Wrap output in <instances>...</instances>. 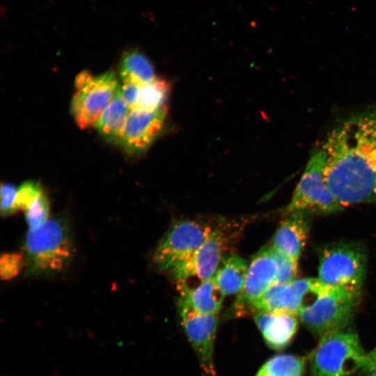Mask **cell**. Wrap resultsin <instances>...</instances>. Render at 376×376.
I'll list each match as a JSON object with an SVG mask.
<instances>
[{
  "label": "cell",
  "instance_id": "obj_1",
  "mask_svg": "<svg viewBox=\"0 0 376 376\" xmlns=\"http://www.w3.org/2000/svg\"><path fill=\"white\" fill-rule=\"evenodd\" d=\"M321 149L326 182L343 207L376 203V109L340 121Z\"/></svg>",
  "mask_w": 376,
  "mask_h": 376
},
{
  "label": "cell",
  "instance_id": "obj_2",
  "mask_svg": "<svg viewBox=\"0 0 376 376\" xmlns=\"http://www.w3.org/2000/svg\"><path fill=\"white\" fill-rule=\"evenodd\" d=\"M24 249L26 276L40 277L61 273L70 264L74 254L68 220L55 217L37 230H29Z\"/></svg>",
  "mask_w": 376,
  "mask_h": 376
},
{
  "label": "cell",
  "instance_id": "obj_3",
  "mask_svg": "<svg viewBox=\"0 0 376 376\" xmlns=\"http://www.w3.org/2000/svg\"><path fill=\"white\" fill-rule=\"evenodd\" d=\"M360 294L326 286L318 279L297 316L310 331L320 337L347 328L359 304Z\"/></svg>",
  "mask_w": 376,
  "mask_h": 376
},
{
  "label": "cell",
  "instance_id": "obj_4",
  "mask_svg": "<svg viewBox=\"0 0 376 376\" xmlns=\"http://www.w3.org/2000/svg\"><path fill=\"white\" fill-rule=\"evenodd\" d=\"M366 356L355 331L347 327L329 332L309 355V376H348L361 369Z\"/></svg>",
  "mask_w": 376,
  "mask_h": 376
},
{
  "label": "cell",
  "instance_id": "obj_5",
  "mask_svg": "<svg viewBox=\"0 0 376 376\" xmlns=\"http://www.w3.org/2000/svg\"><path fill=\"white\" fill-rule=\"evenodd\" d=\"M366 272V254L355 244L337 243L320 252L318 279L326 286L361 292Z\"/></svg>",
  "mask_w": 376,
  "mask_h": 376
},
{
  "label": "cell",
  "instance_id": "obj_6",
  "mask_svg": "<svg viewBox=\"0 0 376 376\" xmlns=\"http://www.w3.org/2000/svg\"><path fill=\"white\" fill-rule=\"evenodd\" d=\"M72 113L77 125L87 129L97 124L118 90V80L111 70L97 76L83 70L76 77Z\"/></svg>",
  "mask_w": 376,
  "mask_h": 376
},
{
  "label": "cell",
  "instance_id": "obj_7",
  "mask_svg": "<svg viewBox=\"0 0 376 376\" xmlns=\"http://www.w3.org/2000/svg\"><path fill=\"white\" fill-rule=\"evenodd\" d=\"M325 155L321 148L315 149L295 189L285 211L331 214L343 206L329 189L324 175Z\"/></svg>",
  "mask_w": 376,
  "mask_h": 376
},
{
  "label": "cell",
  "instance_id": "obj_8",
  "mask_svg": "<svg viewBox=\"0 0 376 376\" xmlns=\"http://www.w3.org/2000/svg\"><path fill=\"white\" fill-rule=\"evenodd\" d=\"M212 230L210 226L196 221H175L154 252L155 265L159 270L171 273L194 254Z\"/></svg>",
  "mask_w": 376,
  "mask_h": 376
},
{
  "label": "cell",
  "instance_id": "obj_9",
  "mask_svg": "<svg viewBox=\"0 0 376 376\" xmlns=\"http://www.w3.org/2000/svg\"><path fill=\"white\" fill-rule=\"evenodd\" d=\"M178 311L201 367L208 376H216L213 356L218 324L217 315L198 313L180 300H178Z\"/></svg>",
  "mask_w": 376,
  "mask_h": 376
},
{
  "label": "cell",
  "instance_id": "obj_10",
  "mask_svg": "<svg viewBox=\"0 0 376 376\" xmlns=\"http://www.w3.org/2000/svg\"><path fill=\"white\" fill-rule=\"evenodd\" d=\"M166 116L165 107L154 110L132 109L120 145L130 155L145 152L162 132Z\"/></svg>",
  "mask_w": 376,
  "mask_h": 376
},
{
  "label": "cell",
  "instance_id": "obj_11",
  "mask_svg": "<svg viewBox=\"0 0 376 376\" xmlns=\"http://www.w3.org/2000/svg\"><path fill=\"white\" fill-rule=\"evenodd\" d=\"M276 272L272 247H263L252 258L243 288L235 301L234 308L237 314L251 310L253 304L274 283Z\"/></svg>",
  "mask_w": 376,
  "mask_h": 376
},
{
  "label": "cell",
  "instance_id": "obj_12",
  "mask_svg": "<svg viewBox=\"0 0 376 376\" xmlns=\"http://www.w3.org/2000/svg\"><path fill=\"white\" fill-rule=\"evenodd\" d=\"M226 247L222 232L212 230L207 238L194 254L171 273L178 282H187L196 278L203 282L212 278L217 270Z\"/></svg>",
  "mask_w": 376,
  "mask_h": 376
},
{
  "label": "cell",
  "instance_id": "obj_13",
  "mask_svg": "<svg viewBox=\"0 0 376 376\" xmlns=\"http://www.w3.org/2000/svg\"><path fill=\"white\" fill-rule=\"evenodd\" d=\"M308 214L305 212L289 214L274 235L271 246L274 251L298 263L310 230Z\"/></svg>",
  "mask_w": 376,
  "mask_h": 376
},
{
  "label": "cell",
  "instance_id": "obj_14",
  "mask_svg": "<svg viewBox=\"0 0 376 376\" xmlns=\"http://www.w3.org/2000/svg\"><path fill=\"white\" fill-rule=\"evenodd\" d=\"M296 316L285 312H256L253 318L268 347L281 350L290 343L297 331Z\"/></svg>",
  "mask_w": 376,
  "mask_h": 376
},
{
  "label": "cell",
  "instance_id": "obj_15",
  "mask_svg": "<svg viewBox=\"0 0 376 376\" xmlns=\"http://www.w3.org/2000/svg\"><path fill=\"white\" fill-rule=\"evenodd\" d=\"M180 300L196 311L209 315H217L221 310L224 295L217 284L214 276L189 287L184 283H178Z\"/></svg>",
  "mask_w": 376,
  "mask_h": 376
},
{
  "label": "cell",
  "instance_id": "obj_16",
  "mask_svg": "<svg viewBox=\"0 0 376 376\" xmlns=\"http://www.w3.org/2000/svg\"><path fill=\"white\" fill-rule=\"evenodd\" d=\"M130 111L117 90L95 125L98 132L108 141L120 144Z\"/></svg>",
  "mask_w": 376,
  "mask_h": 376
},
{
  "label": "cell",
  "instance_id": "obj_17",
  "mask_svg": "<svg viewBox=\"0 0 376 376\" xmlns=\"http://www.w3.org/2000/svg\"><path fill=\"white\" fill-rule=\"evenodd\" d=\"M248 267L246 261L237 255L228 254L224 256L214 279L224 296L241 291Z\"/></svg>",
  "mask_w": 376,
  "mask_h": 376
},
{
  "label": "cell",
  "instance_id": "obj_18",
  "mask_svg": "<svg viewBox=\"0 0 376 376\" xmlns=\"http://www.w3.org/2000/svg\"><path fill=\"white\" fill-rule=\"evenodd\" d=\"M122 82L143 86L154 81V69L148 58L138 49H130L123 54L120 65Z\"/></svg>",
  "mask_w": 376,
  "mask_h": 376
},
{
  "label": "cell",
  "instance_id": "obj_19",
  "mask_svg": "<svg viewBox=\"0 0 376 376\" xmlns=\"http://www.w3.org/2000/svg\"><path fill=\"white\" fill-rule=\"evenodd\" d=\"M304 359L293 354H279L267 361L256 376H303Z\"/></svg>",
  "mask_w": 376,
  "mask_h": 376
},
{
  "label": "cell",
  "instance_id": "obj_20",
  "mask_svg": "<svg viewBox=\"0 0 376 376\" xmlns=\"http://www.w3.org/2000/svg\"><path fill=\"white\" fill-rule=\"evenodd\" d=\"M168 89L166 81L158 78L149 84L140 86L137 101L133 109L154 111L165 107Z\"/></svg>",
  "mask_w": 376,
  "mask_h": 376
},
{
  "label": "cell",
  "instance_id": "obj_21",
  "mask_svg": "<svg viewBox=\"0 0 376 376\" xmlns=\"http://www.w3.org/2000/svg\"><path fill=\"white\" fill-rule=\"evenodd\" d=\"M25 218L29 230H35L45 224L49 219V202L42 192L25 210Z\"/></svg>",
  "mask_w": 376,
  "mask_h": 376
},
{
  "label": "cell",
  "instance_id": "obj_22",
  "mask_svg": "<svg viewBox=\"0 0 376 376\" xmlns=\"http://www.w3.org/2000/svg\"><path fill=\"white\" fill-rule=\"evenodd\" d=\"M25 267L24 256L17 253H2L0 259V275L3 280H10L17 276Z\"/></svg>",
  "mask_w": 376,
  "mask_h": 376
},
{
  "label": "cell",
  "instance_id": "obj_23",
  "mask_svg": "<svg viewBox=\"0 0 376 376\" xmlns=\"http://www.w3.org/2000/svg\"><path fill=\"white\" fill-rule=\"evenodd\" d=\"M273 252L277 265V272L274 283L285 284L296 279L298 263L274 250Z\"/></svg>",
  "mask_w": 376,
  "mask_h": 376
},
{
  "label": "cell",
  "instance_id": "obj_24",
  "mask_svg": "<svg viewBox=\"0 0 376 376\" xmlns=\"http://www.w3.org/2000/svg\"><path fill=\"white\" fill-rule=\"evenodd\" d=\"M43 191L40 185L36 181L24 182L17 189L16 205L17 210H25Z\"/></svg>",
  "mask_w": 376,
  "mask_h": 376
},
{
  "label": "cell",
  "instance_id": "obj_25",
  "mask_svg": "<svg viewBox=\"0 0 376 376\" xmlns=\"http://www.w3.org/2000/svg\"><path fill=\"white\" fill-rule=\"evenodd\" d=\"M17 189L9 183H2L1 185V214L7 217L14 214L18 210L16 205Z\"/></svg>",
  "mask_w": 376,
  "mask_h": 376
},
{
  "label": "cell",
  "instance_id": "obj_26",
  "mask_svg": "<svg viewBox=\"0 0 376 376\" xmlns=\"http://www.w3.org/2000/svg\"><path fill=\"white\" fill-rule=\"evenodd\" d=\"M139 86H140L129 82H123V84L118 86V91L120 97L131 110L135 107Z\"/></svg>",
  "mask_w": 376,
  "mask_h": 376
},
{
  "label": "cell",
  "instance_id": "obj_27",
  "mask_svg": "<svg viewBox=\"0 0 376 376\" xmlns=\"http://www.w3.org/2000/svg\"><path fill=\"white\" fill-rule=\"evenodd\" d=\"M360 370L362 376H376V346L366 353L364 363Z\"/></svg>",
  "mask_w": 376,
  "mask_h": 376
}]
</instances>
